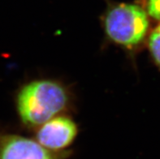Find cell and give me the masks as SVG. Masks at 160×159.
Wrapping results in <instances>:
<instances>
[{
    "label": "cell",
    "instance_id": "cell-1",
    "mask_svg": "<svg viewBox=\"0 0 160 159\" xmlns=\"http://www.w3.org/2000/svg\"><path fill=\"white\" fill-rule=\"evenodd\" d=\"M68 102L67 92L60 84L42 80L24 85L17 95L16 105L23 123L37 127L56 117L67 107Z\"/></svg>",
    "mask_w": 160,
    "mask_h": 159
},
{
    "label": "cell",
    "instance_id": "cell-2",
    "mask_svg": "<svg viewBox=\"0 0 160 159\" xmlns=\"http://www.w3.org/2000/svg\"><path fill=\"white\" fill-rule=\"evenodd\" d=\"M107 35L114 42L135 47L144 39L149 27L147 14L136 4L122 3L108 11L104 19Z\"/></svg>",
    "mask_w": 160,
    "mask_h": 159
},
{
    "label": "cell",
    "instance_id": "cell-3",
    "mask_svg": "<svg viewBox=\"0 0 160 159\" xmlns=\"http://www.w3.org/2000/svg\"><path fill=\"white\" fill-rule=\"evenodd\" d=\"M68 156L51 151L28 137L0 133V159H66Z\"/></svg>",
    "mask_w": 160,
    "mask_h": 159
},
{
    "label": "cell",
    "instance_id": "cell-4",
    "mask_svg": "<svg viewBox=\"0 0 160 159\" xmlns=\"http://www.w3.org/2000/svg\"><path fill=\"white\" fill-rule=\"evenodd\" d=\"M77 135L76 123L68 117H55L42 124L37 132V141L54 152L63 151Z\"/></svg>",
    "mask_w": 160,
    "mask_h": 159
},
{
    "label": "cell",
    "instance_id": "cell-5",
    "mask_svg": "<svg viewBox=\"0 0 160 159\" xmlns=\"http://www.w3.org/2000/svg\"><path fill=\"white\" fill-rule=\"evenodd\" d=\"M149 47L153 58L160 66V24L154 29L149 39Z\"/></svg>",
    "mask_w": 160,
    "mask_h": 159
},
{
    "label": "cell",
    "instance_id": "cell-6",
    "mask_svg": "<svg viewBox=\"0 0 160 159\" xmlns=\"http://www.w3.org/2000/svg\"><path fill=\"white\" fill-rule=\"evenodd\" d=\"M147 12L151 17L160 20V0H147Z\"/></svg>",
    "mask_w": 160,
    "mask_h": 159
}]
</instances>
